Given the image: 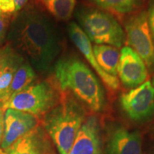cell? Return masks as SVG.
Wrapping results in <instances>:
<instances>
[{"label": "cell", "mask_w": 154, "mask_h": 154, "mask_svg": "<svg viewBox=\"0 0 154 154\" xmlns=\"http://www.w3.org/2000/svg\"><path fill=\"white\" fill-rule=\"evenodd\" d=\"M8 39L34 69L49 70L59 54L61 44L57 32L45 14L35 7H26L12 21Z\"/></svg>", "instance_id": "1"}, {"label": "cell", "mask_w": 154, "mask_h": 154, "mask_svg": "<svg viewBox=\"0 0 154 154\" xmlns=\"http://www.w3.org/2000/svg\"><path fill=\"white\" fill-rule=\"evenodd\" d=\"M55 79L62 91H69L97 112L104 105V93L96 75L85 63L76 57L59 59L55 64Z\"/></svg>", "instance_id": "2"}, {"label": "cell", "mask_w": 154, "mask_h": 154, "mask_svg": "<svg viewBox=\"0 0 154 154\" xmlns=\"http://www.w3.org/2000/svg\"><path fill=\"white\" fill-rule=\"evenodd\" d=\"M84 121L83 108L68 96L45 115L44 129L53 140L59 154H69Z\"/></svg>", "instance_id": "3"}, {"label": "cell", "mask_w": 154, "mask_h": 154, "mask_svg": "<svg viewBox=\"0 0 154 154\" xmlns=\"http://www.w3.org/2000/svg\"><path fill=\"white\" fill-rule=\"evenodd\" d=\"M76 17L84 32L91 41L99 45L120 49L126 42L124 29L112 15L96 9L83 8Z\"/></svg>", "instance_id": "4"}, {"label": "cell", "mask_w": 154, "mask_h": 154, "mask_svg": "<svg viewBox=\"0 0 154 154\" xmlns=\"http://www.w3.org/2000/svg\"><path fill=\"white\" fill-rule=\"evenodd\" d=\"M57 88L48 81L32 84L15 94L4 104L2 109L24 111L34 116L49 112L59 103Z\"/></svg>", "instance_id": "5"}, {"label": "cell", "mask_w": 154, "mask_h": 154, "mask_svg": "<svg viewBox=\"0 0 154 154\" xmlns=\"http://www.w3.org/2000/svg\"><path fill=\"white\" fill-rule=\"evenodd\" d=\"M126 42L141 57L148 70L154 72V40L150 31L148 13L140 11L133 15L125 24Z\"/></svg>", "instance_id": "6"}, {"label": "cell", "mask_w": 154, "mask_h": 154, "mask_svg": "<svg viewBox=\"0 0 154 154\" xmlns=\"http://www.w3.org/2000/svg\"><path fill=\"white\" fill-rule=\"evenodd\" d=\"M121 109L131 120L144 121L154 115V77L121 94Z\"/></svg>", "instance_id": "7"}, {"label": "cell", "mask_w": 154, "mask_h": 154, "mask_svg": "<svg viewBox=\"0 0 154 154\" xmlns=\"http://www.w3.org/2000/svg\"><path fill=\"white\" fill-rule=\"evenodd\" d=\"M121 82L127 88H136L147 80L149 70L145 62L131 47H122L118 66Z\"/></svg>", "instance_id": "8"}, {"label": "cell", "mask_w": 154, "mask_h": 154, "mask_svg": "<svg viewBox=\"0 0 154 154\" xmlns=\"http://www.w3.org/2000/svg\"><path fill=\"white\" fill-rule=\"evenodd\" d=\"M4 123V134L0 144V149L3 151L38 126L36 116L13 109L5 111Z\"/></svg>", "instance_id": "9"}, {"label": "cell", "mask_w": 154, "mask_h": 154, "mask_svg": "<svg viewBox=\"0 0 154 154\" xmlns=\"http://www.w3.org/2000/svg\"><path fill=\"white\" fill-rule=\"evenodd\" d=\"M4 152L6 154H58L53 140L39 126L19 138Z\"/></svg>", "instance_id": "10"}, {"label": "cell", "mask_w": 154, "mask_h": 154, "mask_svg": "<svg viewBox=\"0 0 154 154\" xmlns=\"http://www.w3.org/2000/svg\"><path fill=\"white\" fill-rule=\"evenodd\" d=\"M69 34L73 43L87 59L88 62L93 67L94 71L97 73L107 88L111 91H117L120 85L119 79L116 76L108 74L100 67L94 56L91 41L82 29L76 23L72 22L69 26Z\"/></svg>", "instance_id": "11"}, {"label": "cell", "mask_w": 154, "mask_h": 154, "mask_svg": "<svg viewBox=\"0 0 154 154\" xmlns=\"http://www.w3.org/2000/svg\"><path fill=\"white\" fill-rule=\"evenodd\" d=\"M69 154H101L100 128L96 117L85 119Z\"/></svg>", "instance_id": "12"}, {"label": "cell", "mask_w": 154, "mask_h": 154, "mask_svg": "<svg viewBox=\"0 0 154 154\" xmlns=\"http://www.w3.org/2000/svg\"><path fill=\"white\" fill-rule=\"evenodd\" d=\"M24 61V57L9 46L0 49V101L2 107L8 101L9 88L14 75Z\"/></svg>", "instance_id": "13"}, {"label": "cell", "mask_w": 154, "mask_h": 154, "mask_svg": "<svg viewBox=\"0 0 154 154\" xmlns=\"http://www.w3.org/2000/svg\"><path fill=\"white\" fill-rule=\"evenodd\" d=\"M107 149L109 154H142V140L139 133L118 127L111 131Z\"/></svg>", "instance_id": "14"}, {"label": "cell", "mask_w": 154, "mask_h": 154, "mask_svg": "<svg viewBox=\"0 0 154 154\" xmlns=\"http://www.w3.org/2000/svg\"><path fill=\"white\" fill-rule=\"evenodd\" d=\"M93 51L100 67L108 74L117 77L120 59L118 49L109 45L96 44L93 47Z\"/></svg>", "instance_id": "15"}, {"label": "cell", "mask_w": 154, "mask_h": 154, "mask_svg": "<svg viewBox=\"0 0 154 154\" xmlns=\"http://www.w3.org/2000/svg\"><path fill=\"white\" fill-rule=\"evenodd\" d=\"M36 78V74L34 68L29 61L24 60L19 66L11 82L9 91L8 100L15 94L32 85Z\"/></svg>", "instance_id": "16"}, {"label": "cell", "mask_w": 154, "mask_h": 154, "mask_svg": "<svg viewBox=\"0 0 154 154\" xmlns=\"http://www.w3.org/2000/svg\"><path fill=\"white\" fill-rule=\"evenodd\" d=\"M103 10L119 14L132 12L140 5L142 0H90Z\"/></svg>", "instance_id": "17"}, {"label": "cell", "mask_w": 154, "mask_h": 154, "mask_svg": "<svg viewBox=\"0 0 154 154\" xmlns=\"http://www.w3.org/2000/svg\"><path fill=\"white\" fill-rule=\"evenodd\" d=\"M47 10L56 19L68 20L72 17L76 0H41Z\"/></svg>", "instance_id": "18"}, {"label": "cell", "mask_w": 154, "mask_h": 154, "mask_svg": "<svg viewBox=\"0 0 154 154\" xmlns=\"http://www.w3.org/2000/svg\"><path fill=\"white\" fill-rule=\"evenodd\" d=\"M0 11L6 14L15 12L14 0H0Z\"/></svg>", "instance_id": "19"}, {"label": "cell", "mask_w": 154, "mask_h": 154, "mask_svg": "<svg viewBox=\"0 0 154 154\" xmlns=\"http://www.w3.org/2000/svg\"><path fill=\"white\" fill-rule=\"evenodd\" d=\"M9 19L5 16H0V45L5 41L9 26Z\"/></svg>", "instance_id": "20"}, {"label": "cell", "mask_w": 154, "mask_h": 154, "mask_svg": "<svg viewBox=\"0 0 154 154\" xmlns=\"http://www.w3.org/2000/svg\"><path fill=\"white\" fill-rule=\"evenodd\" d=\"M148 22H149L152 37L154 40V4L151 6L149 12H148Z\"/></svg>", "instance_id": "21"}, {"label": "cell", "mask_w": 154, "mask_h": 154, "mask_svg": "<svg viewBox=\"0 0 154 154\" xmlns=\"http://www.w3.org/2000/svg\"><path fill=\"white\" fill-rule=\"evenodd\" d=\"M4 116H5V111L2 109H0V144L2 140L4 134V128H5V123H4Z\"/></svg>", "instance_id": "22"}, {"label": "cell", "mask_w": 154, "mask_h": 154, "mask_svg": "<svg viewBox=\"0 0 154 154\" xmlns=\"http://www.w3.org/2000/svg\"><path fill=\"white\" fill-rule=\"evenodd\" d=\"M28 0H14L15 5V12L20 11L26 5Z\"/></svg>", "instance_id": "23"}, {"label": "cell", "mask_w": 154, "mask_h": 154, "mask_svg": "<svg viewBox=\"0 0 154 154\" xmlns=\"http://www.w3.org/2000/svg\"><path fill=\"white\" fill-rule=\"evenodd\" d=\"M0 154H6V153H5V152H4V151H2V150L0 149Z\"/></svg>", "instance_id": "24"}, {"label": "cell", "mask_w": 154, "mask_h": 154, "mask_svg": "<svg viewBox=\"0 0 154 154\" xmlns=\"http://www.w3.org/2000/svg\"><path fill=\"white\" fill-rule=\"evenodd\" d=\"M2 109V103H1V101H0V109Z\"/></svg>", "instance_id": "25"}, {"label": "cell", "mask_w": 154, "mask_h": 154, "mask_svg": "<svg viewBox=\"0 0 154 154\" xmlns=\"http://www.w3.org/2000/svg\"><path fill=\"white\" fill-rule=\"evenodd\" d=\"M0 14H1V11H0Z\"/></svg>", "instance_id": "26"}]
</instances>
